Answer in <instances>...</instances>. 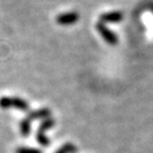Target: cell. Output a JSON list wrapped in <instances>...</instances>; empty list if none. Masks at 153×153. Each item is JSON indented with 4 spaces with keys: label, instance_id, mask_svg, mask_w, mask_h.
Segmentation results:
<instances>
[{
    "label": "cell",
    "instance_id": "6da1fadb",
    "mask_svg": "<svg viewBox=\"0 0 153 153\" xmlns=\"http://www.w3.org/2000/svg\"><path fill=\"white\" fill-rule=\"evenodd\" d=\"M0 108L1 109H9V108H16L21 111H28L30 105L27 101L22 98L17 97H1L0 98Z\"/></svg>",
    "mask_w": 153,
    "mask_h": 153
},
{
    "label": "cell",
    "instance_id": "7a4b0ae2",
    "mask_svg": "<svg viewBox=\"0 0 153 153\" xmlns=\"http://www.w3.org/2000/svg\"><path fill=\"white\" fill-rule=\"evenodd\" d=\"M95 28L99 32V34L103 38V40L107 42V43L111 44V45H115V44L118 43V36L115 32H112L111 30L105 26V24L101 22H98L97 25H95Z\"/></svg>",
    "mask_w": 153,
    "mask_h": 153
},
{
    "label": "cell",
    "instance_id": "3957f363",
    "mask_svg": "<svg viewBox=\"0 0 153 153\" xmlns=\"http://www.w3.org/2000/svg\"><path fill=\"white\" fill-rule=\"evenodd\" d=\"M79 18V14L76 11H71V13H65L60 14L56 17V22L60 25H71L76 23Z\"/></svg>",
    "mask_w": 153,
    "mask_h": 153
},
{
    "label": "cell",
    "instance_id": "277c9868",
    "mask_svg": "<svg viewBox=\"0 0 153 153\" xmlns=\"http://www.w3.org/2000/svg\"><path fill=\"white\" fill-rule=\"evenodd\" d=\"M51 116V110L49 108H41V109H36V110H31L28 111L27 118L28 120H38V119H48Z\"/></svg>",
    "mask_w": 153,
    "mask_h": 153
},
{
    "label": "cell",
    "instance_id": "5b68a950",
    "mask_svg": "<svg viewBox=\"0 0 153 153\" xmlns=\"http://www.w3.org/2000/svg\"><path fill=\"white\" fill-rule=\"evenodd\" d=\"M124 14L121 11H111V13H104L100 16V22L105 23H119L123 21Z\"/></svg>",
    "mask_w": 153,
    "mask_h": 153
},
{
    "label": "cell",
    "instance_id": "8992f818",
    "mask_svg": "<svg viewBox=\"0 0 153 153\" xmlns=\"http://www.w3.org/2000/svg\"><path fill=\"white\" fill-rule=\"evenodd\" d=\"M31 131H32V124H31V120H28L27 118L25 117L21 123H19V131L23 136H28L31 134Z\"/></svg>",
    "mask_w": 153,
    "mask_h": 153
},
{
    "label": "cell",
    "instance_id": "52a82bcc",
    "mask_svg": "<svg viewBox=\"0 0 153 153\" xmlns=\"http://www.w3.org/2000/svg\"><path fill=\"white\" fill-rule=\"evenodd\" d=\"M53 126H55V119H52V118L50 117V118H48V119H44V120L40 124L38 131H42V133H44V131H48V129H51Z\"/></svg>",
    "mask_w": 153,
    "mask_h": 153
},
{
    "label": "cell",
    "instance_id": "ba28073f",
    "mask_svg": "<svg viewBox=\"0 0 153 153\" xmlns=\"http://www.w3.org/2000/svg\"><path fill=\"white\" fill-rule=\"evenodd\" d=\"M75 151H77L76 146L71 143H66L61 146L59 150H57L55 153H74Z\"/></svg>",
    "mask_w": 153,
    "mask_h": 153
},
{
    "label": "cell",
    "instance_id": "9c48e42d",
    "mask_svg": "<svg viewBox=\"0 0 153 153\" xmlns=\"http://www.w3.org/2000/svg\"><path fill=\"white\" fill-rule=\"evenodd\" d=\"M36 141H38L41 145H43V146H48V145L51 144L50 138L45 136V134L42 133V131H38V133H36Z\"/></svg>",
    "mask_w": 153,
    "mask_h": 153
},
{
    "label": "cell",
    "instance_id": "30bf717a",
    "mask_svg": "<svg viewBox=\"0 0 153 153\" xmlns=\"http://www.w3.org/2000/svg\"><path fill=\"white\" fill-rule=\"evenodd\" d=\"M15 153H42V151H40L38 149H31V148H17Z\"/></svg>",
    "mask_w": 153,
    "mask_h": 153
}]
</instances>
